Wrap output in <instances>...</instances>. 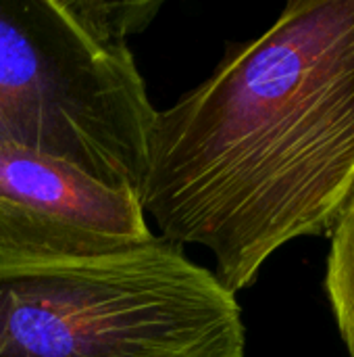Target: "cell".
Listing matches in <instances>:
<instances>
[{
    "label": "cell",
    "instance_id": "obj_6",
    "mask_svg": "<svg viewBox=\"0 0 354 357\" xmlns=\"http://www.w3.org/2000/svg\"><path fill=\"white\" fill-rule=\"evenodd\" d=\"M75 10L108 42L127 44L129 33L142 31L161 8L159 0L148 2H102L73 0Z\"/></svg>",
    "mask_w": 354,
    "mask_h": 357
},
{
    "label": "cell",
    "instance_id": "obj_3",
    "mask_svg": "<svg viewBox=\"0 0 354 357\" xmlns=\"http://www.w3.org/2000/svg\"><path fill=\"white\" fill-rule=\"evenodd\" d=\"M156 109L127 44L73 0H0V144L140 197Z\"/></svg>",
    "mask_w": 354,
    "mask_h": 357
},
{
    "label": "cell",
    "instance_id": "obj_2",
    "mask_svg": "<svg viewBox=\"0 0 354 357\" xmlns=\"http://www.w3.org/2000/svg\"><path fill=\"white\" fill-rule=\"evenodd\" d=\"M236 295L156 236L102 253L0 245V357H244Z\"/></svg>",
    "mask_w": 354,
    "mask_h": 357
},
{
    "label": "cell",
    "instance_id": "obj_1",
    "mask_svg": "<svg viewBox=\"0 0 354 357\" xmlns=\"http://www.w3.org/2000/svg\"><path fill=\"white\" fill-rule=\"evenodd\" d=\"M354 190V0H292L156 111L140 205L200 245L234 295L288 243L332 230Z\"/></svg>",
    "mask_w": 354,
    "mask_h": 357
},
{
    "label": "cell",
    "instance_id": "obj_5",
    "mask_svg": "<svg viewBox=\"0 0 354 357\" xmlns=\"http://www.w3.org/2000/svg\"><path fill=\"white\" fill-rule=\"evenodd\" d=\"M325 293L348 356L354 357V190L330 230Z\"/></svg>",
    "mask_w": 354,
    "mask_h": 357
},
{
    "label": "cell",
    "instance_id": "obj_4",
    "mask_svg": "<svg viewBox=\"0 0 354 357\" xmlns=\"http://www.w3.org/2000/svg\"><path fill=\"white\" fill-rule=\"evenodd\" d=\"M154 238L136 192L61 159L0 144V245L102 253Z\"/></svg>",
    "mask_w": 354,
    "mask_h": 357
}]
</instances>
